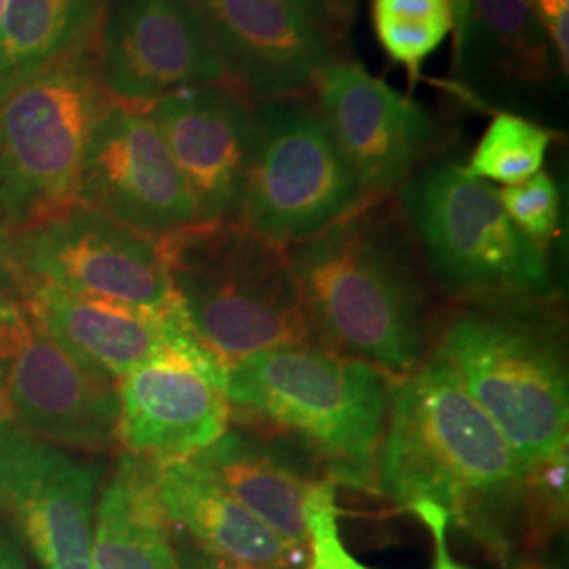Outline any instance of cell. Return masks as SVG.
I'll use <instances>...</instances> for the list:
<instances>
[{"label":"cell","instance_id":"1","mask_svg":"<svg viewBox=\"0 0 569 569\" xmlns=\"http://www.w3.org/2000/svg\"><path fill=\"white\" fill-rule=\"evenodd\" d=\"M521 465L456 373L427 355L395 380L376 491L403 510L430 502L502 568L519 555Z\"/></svg>","mask_w":569,"mask_h":569},{"label":"cell","instance_id":"2","mask_svg":"<svg viewBox=\"0 0 569 569\" xmlns=\"http://www.w3.org/2000/svg\"><path fill=\"white\" fill-rule=\"evenodd\" d=\"M376 199L287 247L319 345L403 378L430 350L427 281L399 211Z\"/></svg>","mask_w":569,"mask_h":569},{"label":"cell","instance_id":"3","mask_svg":"<svg viewBox=\"0 0 569 569\" xmlns=\"http://www.w3.org/2000/svg\"><path fill=\"white\" fill-rule=\"evenodd\" d=\"M395 380L327 346L272 348L226 371L230 425L302 458L336 486L376 489Z\"/></svg>","mask_w":569,"mask_h":569},{"label":"cell","instance_id":"4","mask_svg":"<svg viewBox=\"0 0 569 569\" xmlns=\"http://www.w3.org/2000/svg\"><path fill=\"white\" fill-rule=\"evenodd\" d=\"M428 355L456 373L521 470L568 448L566 326L550 300L462 306L432 329Z\"/></svg>","mask_w":569,"mask_h":569},{"label":"cell","instance_id":"5","mask_svg":"<svg viewBox=\"0 0 569 569\" xmlns=\"http://www.w3.org/2000/svg\"><path fill=\"white\" fill-rule=\"evenodd\" d=\"M159 247L188 323L226 367L319 345L284 247L237 222L188 226Z\"/></svg>","mask_w":569,"mask_h":569},{"label":"cell","instance_id":"6","mask_svg":"<svg viewBox=\"0 0 569 569\" xmlns=\"http://www.w3.org/2000/svg\"><path fill=\"white\" fill-rule=\"evenodd\" d=\"M93 49L0 79V220L13 232L77 204L87 143L112 102Z\"/></svg>","mask_w":569,"mask_h":569},{"label":"cell","instance_id":"7","mask_svg":"<svg viewBox=\"0 0 569 569\" xmlns=\"http://www.w3.org/2000/svg\"><path fill=\"white\" fill-rule=\"evenodd\" d=\"M399 190L407 228L430 277L451 300L462 306L552 300L547 249L512 224L491 183L465 164L439 161Z\"/></svg>","mask_w":569,"mask_h":569},{"label":"cell","instance_id":"8","mask_svg":"<svg viewBox=\"0 0 569 569\" xmlns=\"http://www.w3.org/2000/svg\"><path fill=\"white\" fill-rule=\"evenodd\" d=\"M369 201L315 103L296 96L253 106L237 224L287 249Z\"/></svg>","mask_w":569,"mask_h":569},{"label":"cell","instance_id":"9","mask_svg":"<svg viewBox=\"0 0 569 569\" xmlns=\"http://www.w3.org/2000/svg\"><path fill=\"white\" fill-rule=\"evenodd\" d=\"M0 416L51 446L108 451L119 443L117 382L0 302Z\"/></svg>","mask_w":569,"mask_h":569},{"label":"cell","instance_id":"10","mask_svg":"<svg viewBox=\"0 0 569 569\" xmlns=\"http://www.w3.org/2000/svg\"><path fill=\"white\" fill-rule=\"evenodd\" d=\"M23 283L131 310L163 315L178 305L159 241L74 204L58 218L13 232Z\"/></svg>","mask_w":569,"mask_h":569},{"label":"cell","instance_id":"11","mask_svg":"<svg viewBox=\"0 0 569 569\" xmlns=\"http://www.w3.org/2000/svg\"><path fill=\"white\" fill-rule=\"evenodd\" d=\"M98 468L0 416V512L41 569H93Z\"/></svg>","mask_w":569,"mask_h":569},{"label":"cell","instance_id":"12","mask_svg":"<svg viewBox=\"0 0 569 569\" xmlns=\"http://www.w3.org/2000/svg\"><path fill=\"white\" fill-rule=\"evenodd\" d=\"M77 203L161 241L194 224V204L148 108L112 100L96 122Z\"/></svg>","mask_w":569,"mask_h":569},{"label":"cell","instance_id":"13","mask_svg":"<svg viewBox=\"0 0 569 569\" xmlns=\"http://www.w3.org/2000/svg\"><path fill=\"white\" fill-rule=\"evenodd\" d=\"M98 70L112 100L150 108L180 89L228 81L190 0H108Z\"/></svg>","mask_w":569,"mask_h":569},{"label":"cell","instance_id":"14","mask_svg":"<svg viewBox=\"0 0 569 569\" xmlns=\"http://www.w3.org/2000/svg\"><path fill=\"white\" fill-rule=\"evenodd\" d=\"M312 87L321 117L373 201L399 190L441 136L425 106L361 63L331 60Z\"/></svg>","mask_w":569,"mask_h":569},{"label":"cell","instance_id":"15","mask_svg":"<svg viewBox=\"0 0 569 569\" xmlns=\"http://www.w3.org/2000/svg\"><path fill=\"white\" fill-rule=\"evenodd\" d=\"M20 302L44 333L114 382L152 359L180 355L226 390L228 367L197 338L180 300L169 312L154 315L51 284L23 283Z\"/></svg>","mask_w":569,"mask_h":569},{"label":"cell","instance_id":"16","mask_svg":"<svg viewBox=\"0 0 569 569\" xmlns=\"http://www.w3.org/2000/svg\"><path fill=\"white\" fill-rule=\"evenodd\" d=\"M249 102L308 91L333 60V34L284 0H190Z\"/></svg>","mask_w":569,"mask_h":569},{"label":"cell","instance_id":"17","mask_svg":"<svg viewBox=\"0 0 569 569\" xmlns=\"http://www.w3.org/2000/svg\"><path fill=\"white\" fill-rule=\"evenodd\" d=\"M251 110L230 81L180 89L148 108L194 204V224L237 222Z\"/></svg>","mask_w":569,"mask_h":569},{"label":"cell","instance_id":"18","mask_svg":"<svg viewBox=\"0 0 569 569\" xmlns=\"http://www.w3.org/2000/svg\"><path fill=\"white\" fill-rule=\"evenodd\" d=\"M119 443L152 465L188 460L230 428L224 387L180 355H163L117 382Z\"/></svg>","mask_w":569,"mask_h":569},{"label":"cell","instance_id":"19","mask_svg":"<svg viewBox=\"0 0 569 569\" xmlns=\"http://www.w3.org/2000/svg\"><path fill=\"white\" fill-rule=\"evenodd\" d=\"M188 460L289 547L308 549V498L323 477L293 451L237 427Z\"/></svg>","mask_w":569,"mask_h":569},{"label":"cell","instance_id":"20","mask_svg":"<svg viewBox=\"0 0 569 569\" xmlns=\"http://www.w3.org/2000/svg\"><path fill=\"white\" fill-rule=\"evenodd\" d=\"M154 477L169 523L197 545L260 568H308V549L289 547L190 460L154 465Z\"/></svg>","mask_w":569,"mask_h":569},{"label":"cell","instance_id":"21","mask_svg":"<svg viewBox=\"0 0 569 569\" xmlns=\"http://www.w3.org/2000/svg\"><path fill=\"white\" fill-rule=\"evenodd\" d=\"M453 49L456 72L475 87L515 91L552 79L550 39L533 0H470Z\"/></svg>","mask_w":569,"mask_h":569},{"label":"cell","instance_id":"22","mask_svg":"<svg viewBox=\"0 0 569 569\" xmlns=\"http://www.w3.org/2000/svg\"><path fill=\"white\" fill-rule=\"evenodd\" d=\"M93 569H180L154 465L122 453L93 521Z\"/></svg>","mask_w":569,"mask_h":569},{"label":"cell","instance_id":"23","mask_svg":"<svg viewBox=\"0 0 569 569\" xmlns=\"http://www.w3.org/2000/svg\"><path fill=\"white\" fill-rule=\"evenodd\" d=\"M108 0H9L2 26L0 79L93 49Z\"/></svg>","mask_w":569,"mask_h":569},{"label":"cell","instance_id":"24","mask_svg":"<svg viewBox=\"0 0 569 569\" xmlns=\"http://www.w3.org/2000/svg\"><path fill=\"white\" fill-rule=\"evenodd\" d=\"M376 37L388 58L413 74L451 32L448 0H373Z\"/></svg>","mask_w":569,"mask_h":569},{"label":"cell","instance_id":"25","mask_svg":"<svg viewBox=\"0 0 569 569\" xmlns=\"http://www.w3.org/2000/svg\"><path fill=\"white\" fill-rule=\"evenodd\" d=\"M569 517L568 448L521 472L519 555L547 550L566 533Z\"/></svg>","mask_w":569,"mask_h":569},{"label":"cell","instance_id":"26","mask_svg":"<svg viewBox=\"0 0 569 569\" xmlns=\"http://www.w3.org/2000/svg\"><path fill=\"white\" fill-rule=\"evenodd\" d=\"M549 143L550 133L545 127L515 114H498L475 148L467 169L486 182H526L542 169Z\"/></svg>","mask_w":569,"mask_h":569},{"label":"cell","instance_id":"27","mask_svg":"<svg viewBox=\"0 0 569 569\" xmlns=\"http://www.w3.org/2000/svg\"><path fill=\"white\" fill-rule=\"evenodd\" d=\"M498 192L512 224L533 243L547 249L561 222V197L549 173L538 171L526 182L507 186Z\"/></svg>","mask_w":569,"mask_h":569},{"label":"cell","instance_id":"28","mask_svg":"<svg viewBox=\"0 0 569 569\" xmlns=\"http://www.w3.org/2000/svg\"><path fill=\"white\" fill-rule=\"evenodd\" d=\"M336 483L321 479L308 498V569H371L346 549L338 526Z\"/></svg>","mask_w":569,"mask_h":569},{"label":"cell","instance_id":"29","mask_svg":"<svg viewBox=\"0 0 569 569\" xmlns=\"http://www.w3.org/2000/svg\"><path fill=\"white\" fill-rule=\"evenodd\" d=\"M171 540H173V550H176V561L180 569H270L251 566L244 561H234L222 557L218 552H211L194 540H190L180 529L171 526ZM308 569V568H296Z\"/></svg>","mask_w":569,"mask_h":569},{"label":"cell","instance_id":"30","mask_svg":"<svg viewBox=\"0 0 569 569\" xmlns=\"http://www.w3.org/2000/svg\"><path fill=\"white\" fill-rule=\"evenodd\" d=\"M409 512L416 515L427 526L430 536H432V545H435V563H432V569H468L465 566H460V563H456L451 552H449V519L443 510L435 507V505H430V502H420Z\"/></svg>","mask_w":569,"mask_h":569},{"label":"cell","instance_id":"31","mask_svg":"<svg viewBox=\"0 0 569 569\" xmlns=\"http://www.w3.org/2000/svg\"><path fill=\"white\" fill-rule=\"evenodd\" d=\"M21 277L13 258V230L0 220V302H20Z\"/></svg>","mask_w":569,"mask_h":569},{"label":"cell","instance_id":"32","mask_svg":"<svg viewBox=\"0 0 569 569\" xmlns=\"http://www.w3.org/2000/svg\"><path fill=\"white\" fill-rule=\"evenodd\" d=\"M0 569H28L20 538L0 519Z\"/></svg>","mask_w":569,"mask_h":569},{"label":"cell","instance_id":"33","mask_svg":"<svg viewBox=\"0 0 569 569\" xmlns=\"http://www.w3.org/2000/svg\"><path fill=\"white\" fill-rule=\"evenodd\" d=\"M510 569H568L566 561L552 552V547L536 552H521L512 559Z\"/></svg>","mask_w":569,"mask_h":569},{"label":"cell","instance_id":"34","mask_svg":"<svg viewBox=\"0 0 569 569\" xmlns=\"http://www.w3.org/2000/svg\"><path fill=\"white\" fill-rule=\"evenodd\" d=\"M326 7L327 20H329V28L336 34H340L348 26V21L355 13L357 0H321Z\"/></svg>","mask_w":569,"mask_h":569},{"label":"cell","instance_id":"35","mask_svg":"<svg viewBox=\"0 0 569 569\" xmlns=\"http://www.w3.org/2000/svg\"><path fill=\"white\" fill-rule=\"evenodd\" d=\"M287 4H291V7H296L298 11H302L306 18H310V20L317 21V23H321L323 28H327L329 32H331V28H329V20H327L326 7H323V2L321 0H284ZM333 34V32H331Z\"/></svg>","mask_w":569,"mask_h":569},{"label":"cell","instance_id":"36","mask_svg":"<svg viewBox=\"0 0 569 569\" xmlns=\"http://www.w3.org/2000/svg\"><path fill=\"white\" fill-rule=\"evenodd\" d=\"M448 4L451 13V30L453 34H458L467 21L470 0H448Z\"/></svg>","mask_w":569,"mask_h":569},{"label":"cell","instance_id":"37","mask_svg":"<svg viewBox=\"0 0 569 569\" xmlns=\"http://www.w3.org/2000/svg\"><path fill=\"white\" fill-rule=\"evenodd\" d=\"M7 7H9V0H0V51H2V26L7 18Z\"/></svg>","mask_w":569,"mask_h":569}]
</instances>
